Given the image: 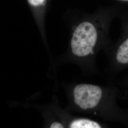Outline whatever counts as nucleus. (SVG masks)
I'll return each instance as SVG.
<instances>
[{"label": "nucleus", "mask_w": 128, "mask_h": 128, "mask_svg": "<svg viewBox=\"0 0 128 128\" xmlns=\"http://www.w3.org/2000/svg\"><path fill=\"white\" fill-rule=\"evenodd\" d=\"M124 8L116 4L78 23L74 28L64 60L78 64L86 73H96V56L101 50L106 53L112 46L110 26Z\"/></svg>", "instance_id": "obj_1"}, {"label": "nucleus", "mask_w": 128, "mask_h": 128, "mask_svg": "<svg viewBox=\"0 0 128 128\" xmlns=\"http://www.w3.org/2000/svg\"><path fill=\"white\" fill-rule=\"evenodd\" d=\"M68 93L71 110L128 127V109L118 104L120 91L114 86L79 83L68 88Z\"/></svg>", "instance_id": "obj_2"}, {"label": "nucleus", "mask_w": 128, "mask_h": 128, "mask_svg": "<svg viewBox=\"0 0 128 128\" xmlns=\"http://www.w3.org/2000/svg\"><path fill=\"white\" fill-rule=\"evenodd\" d=\"M117 18L120 22V37L106 53L108 60V70L111 75L128 69V10L124 8Z\"/></svg>", "instance_id": "obj_3"}, {"label": "nucleus", "mask_w": 128, "mask_h": 128, "mask_svg": "<svg viewBox=\"0 0 128 128\" xmlns=\"http://www.w3.org/2000/svg\"><path fill=\"white\" fill-rule=\"evenodd\" d=\"M68 120L64 122L66 128H102L108 127L105 124L94 120L85 117H68Z\"/></svg>", "instance_id": "obj_4"}, {"label": "nucleus", "mask_w": 128, "mask_h": 128, "mask_svg": "<svg viewBox=\"0 0 128 128\" xmlns=\"http://www.w3.org/2000/svg\"><path fill=\"white\" fill-rule=\"evenodd\" d=\"M29 4L34 7H37L43 4L45 0H28Z\"/></svg>", "instance_id": "obj_5"}, {"label": "nucleus", "mask_w": 128, "mask_h": 128, "mask_svg": "<svg viewBox=\"0 0 128 128\" xmlns=\"http://www.w3.org/2000/svg\"><path fill=\"white\" fill-rule=\"evenodd\" d=\"M119 84L128 89V73L119 82Z\"/></svg>", "instance_id": "obj_6"}, {"label": "nucleus", "mask_w": 128, "mask_h": 128, "mask_svg": "<svg viewBox=\"0 0 128 128\" xmlns=\"http://www.w3.org/2000/svg\"><path fill=\"white\" fill-rule=\"evenodd\" d=\"M115 1L119 4L123 6L128 7V0H113Z\"/></svg>", "instance_id": "obj_7"}]
</instances>
